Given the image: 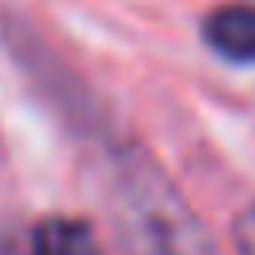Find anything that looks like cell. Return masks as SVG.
<instances>
[{
	"mask_svg": "<svg viewBox=\"0 0 255 255\" xmlns=\"http://www.w3.org/2000/svg\"><path fill=\"white\" fill-rule=\"evenodd\" d=\"M120 199H124L120 235L124 243H131L135 255H215L195 215L171 195V187H163L155 171L124 167Z\"/></svg>",
	"mask_w": 255,
	"mask_h": 255,
	"instance_id": "6da1fadb",
	"label": "cell"
},
{
	"mask_svg": "<svg viewBox=\"0 0 255 255\" xmlns=\"http://www.w3.org/2000/svg\"><path fill=\"white\" fill-rule=\"evenodd\" d=\"M203 44L231 64H255V4L211 8L203 16Z\"/></svg>",
	"mask_w": 255,
	"mask_h": 255,
	"instance_id": "7a4b0ae2",
	"label": "cell"
},
{
	"mask_svg": "<svg viewBox=\"0 0 255 255\" xmlns=\"http://www.w3.org/2000/svg\"><path fill=\"white\" fill-rule=\"evenodd\" d=\"M235 239H239V247L247 251V255H255V207L239 219V227H235Z\"/></svg>",
	"mask_w": 255,
	"mask_h": 255,
	"instance_id": "277c9868",
	"label": "cell"
},
{
	"mask_svg": "<svg viewBox=\"0 0 255 255\" xmlns=\"http://www.w3.org/2000/svg\"><path fill=\"white\" fill-rule=\"evenodd\" d=\"M32 255H100V243L84 219L48 215L32 227Z\"/></svg>",
	"mask_w": 255,
	"mask_h": 255,
	"instance_id": "3957f363",
	"label": "cell"
}]
</instances>
